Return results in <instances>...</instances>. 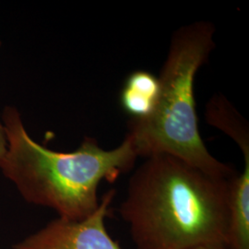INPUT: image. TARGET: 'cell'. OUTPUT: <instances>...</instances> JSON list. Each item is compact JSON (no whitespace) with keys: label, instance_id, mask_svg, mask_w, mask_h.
Here are the masks:
<instances>
[{"label":"cell","instance_id":"obj_3","mask_svg":"<svg viewBox=\"0 0 249 249\" xmlns=\"http://www.w3.org/2000/svg\"><path fill=\"white\" fill-rule=\"evenodd\" d=\"M215 27L199 20L180 27L172 36L160 70V95L154 113L129 120L124 137L138 157L170 155L218 178H230L234 169L213 157L197 126L195 79L215 47Z\"/></svg>","mask_w":249,"mask_h":249},{"label":"cell","instance_id":"obj_5","mask_svg":"<svg viewBox=\"0 0 249 249\" xmlns=\"http://www.w3.org/2000/svg\"><path fill=\"white\" fill-rule=\"evenodd\" d=\"M242 153L244 169L231 179L230 186L228 249H249V149Z\"/></svg>","mask_w":249,"mask_h":249},{"label":"cell","instance_id":"obj_9","mask_svg":"<svg viewBox=\"0 0 249 249\" xmlns=\"http://www.w3.org/2000/svg\"><path fill=\"white\" fill-rule=\"evenodd\" d=\"M188 249H228V248L223 244H204Z\"/></svg>","mask_w":249,"mask_h":249},{"label":"cell","instance_id":"obj_6","mask_svg":"<svg viewBox=\"0 0 249 249\" xmlns=\"http://www.w3.org/2000/svg\"><path fill=\"white\" fill-rule=\"evenodd\" d=\"M159 95V78L148 71L139 70L126 77L119 102L131 120H143L154 113Z\"/></svg>","mask_w":249,"mask_h":249},{"label":"cell","instance_id":"obj_4","mask_svg":"<svg viewBox=\"0 0 249 249\" xmlns=\"http://www.w3.org/2000/svg\"><path fill=\"white\" fill-rule=\"evenodd\" d=\"M116 190L107 192L92 214L81 221L57 218L13 246V249H121L108 233L106 219Z\"/></svg>","mask_w":249,"mask_h":249},{"label":"cell","instance_id":"obj_2","mask_svg":"<svg viewBox=\"0 0 249 249\" xmlns=\"http://www.w3.org/2000/svg\"><path fill=\"white\" fill-rule=\"evenodd\" d=\"M1 121L8 142L0 159L2 174L27 202L52 209L63 219L81 221L93 213L100 203V184L114 183L138 159L125 138L112 150L89 137L76 151L49 150L30 137L16 107H5Z\"/></svg>","mask_w":249,"mask_h":249},{"label":"cell","instance_id":"obj_8","mask_svg":"<svg viewBox=\"0 0 249 249\" xmlns=\"http://www.w3.org/2000/svg\"><path fill=\"white\" fill-rule=\"evenodd\" d=\"M8 148V142H7V136L5 132V128L3 123L1 121V116H0V159L4 157L6 154Z\"/></svg>","mask_w":249,"mask_h":249},{"label":"cell","instance_id":"obj_1","mask_svg":"<svg viewBox=\"0 0 249 249\" xmlns=\"http://www.w3.org/2000/svg\"><path fill=\"white\" fill-rule=\"evenodd\" d=\"M233 178L214 177L170 155L145 158L119 207L136 249L227 246Z\"/></svg>","mask_w":249,"mask_h":249},{"label":"cell","instance_id":"obj_7","mask_svg":"<svg viewBox=\"0 0 249 249\" xmlns=\"http://www.w3.org/2000/svg\"><path fill=\"white\" fill-rule=\"evenodd\" d=\"M206 118L209 124L231 138L241 151L249 148V124L223 96L215 95L210 100L206 109Z\"/></svg>","mask_w":249,"mask_h":249}]
</instances>
